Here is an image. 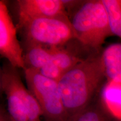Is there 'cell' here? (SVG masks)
Instances as JSON below:
<instances>
[{
  "label": "cell",
  "mask_w": 121,
  "mask_h": 121,
  "mask_svg": "<svg viewBox=\"0 0 121 121\" xmlns=\"http://www.w3.org/2000/svg\"><path fill=\"white\" fill-rule=\"evenodd\" d=\"M0 121H15L9 113L7 109L2 104L0 107Z\"/></svg>",
  "instance_id": "cell-13"
},
{
  "label": "cell",
  "mask_w": 121,
  "mask_h": 121,
  "mask_svg": "<svg viewBox=\"0 0 121 121\" xmlns=\"http://www.w3.org/2000/svg\"><path fill=\"white\" fill-rule=\"evenodd\" d=\"M17 29L7 3L0 1V54L13 67L24 71V51L17 38Z\"/></svg>",
  "instance_id": "cell-7"
},
{
  "label": "cell",
  "mask_w": 121,
  "mask_h": 121,
  "mask_svg": "<svg viewBox=\"0 0 121 121\" xmlns=\"http://www.w3.org/2000/svg\"><path fill=\"white\" fill-rule=\"evenodd\" d=\"M106 78L111 82L121 84V43L109 45L101 53Z\"/></svg>",
  "instance_id": "cell-9"
},
{
  "label": "cell",
  "mask_w": 121,
  "mask_h": 121,
  "mask_svg": "<svg viewBox=\"0 0 121 121\" xmlns=\"http://www.w3.org/2000/svg\"><path fill=\"white\" fill-rule=\"evenodd\" d=\"M101 53L92 54L76 65L58 81L68 119L99 96L104 80L107 78Z\"/></svg>",
  "instance_id": "cell-1"
},
{
  "label": "cell",
  "mask_w": 121,
  "mask_h": 121,
  "mask_svg": "<svg viewBox=\"0 0 121 121\" xmlns=\"http://www.w3.org/2000/svg\"><path fill=\"white\" fill-rule=\"evenodd\" d=\"M17 29L22 48L31 45L60 47L77 39L67 15L31 20Z\"/></svg>",
  "instance_id": "cell-4"
},
{
  "label": "cell",
  "mask_w": 121,
  "mask_h": 121,
  "mask_svg": "<svg viewBox=\"0 0 121 121\" xmlns=\"http://www.w3.org/2000/svg\"><path fill=\"white\" fill-rule=\"evenodd\" d=\"M54 47L31 45L23 47L25 69L39 71L48 64L52 58Z\"/></svg>",
  "instance_id": "cell-10"
},
{
  "label": "cell",
  "mask_w": 121,
  "mask_h": 121,
  "mask_svg": "<svg viewBox=\"0 0 121 121\" xmlns=\"http://www.w3.org/2000/svg\"><path fill=\"white\" fill-rule=\"evenodd\" d=\"M68 15L77 40L90 52H102L106 39L113 35L102 0L78 1Z\"/></svg>",
  "instance_id": "cell-2"
},
{
  "label": "cell",
  "mask_w": 121,
  "mask_h": 121,
  "mask_svg": "<svg viewBox=\"0 0 121 121\" xmlns=\"http://www.w3.org/2000/svg\"><path fill=\"white\" fill-rule=\"evenodd\" d=\"M24 74L28 89L38 102L44 121H67L58 81L32 69H25Z\"/></svg>",
  "instance_id": "cell-5"
},
{
  "label": "cell",
  "mask_w": 121,
  "mask_h": 121,
  "mask_svg": "<svg viewBox=\"0 0 121 121\" xmlns=\"http://www.w3.org/2000/svg\"><path fill=\"white\" fill-rule=\"evenodd\" d=\"M94 53L75 39L66 45L54 47L50 62L38 71L46 78L58 81L67 71Z\"/></svg>",
  "instance_id": "cell-6"
},
{
  "label": "cell",
  "mask_w": 121,
  "mask_h": 121,
  "mask_svg": "<svg viewBox=\"0 0 121 121\" xmlns=\"http://www.w3.org/2000/svg\"><path fill=\"white\" fill-rule=\"evenodd\" d=\"M113 35L121 38V0H102Z\"/></svg>",
  "instance_id": "cell-12"
},
{
  "label": "cell",
  "mask_w": 121,
  "mask_h": 121,
  "mask_svg": "<svg viewBox=\"0 0 121 121\" xmlns=\"http://www.w3.org/2000/svg\"><path fill=\"white\" fill-rule=\"evenodd\" d=\"M0 89L6 98L7 111L15 121H42L38 102L25 86L18 69L9 62L0 69Z\"/></svg>",
  "instance_id": "cell-3"
},
{
  "label": "cell",
  "mask_w": 121,
  "mask_h": 121,
  "mask_svg": "<svg viewBox=\"0 0 121 121\" xmlns=\"http://www.w3.org/2000/svg\"><path fill=\"white\" fill-rule=\"evenodd\" d=\"M109 111L99 96L67 121H114Z\"/></svg>",
  "instance_id": "cell-11"
},
{
  "label": "cell",
  "mask_w": 121,
  "mask_h": 121,
  "mask_svg": "<svg viewBox=\"0 0 121 121\" xmlns=\"http://www.w3.org/2000/svg\"><path fill=\"white\" fill-rule=\"evenodd\" d=\"M13 4L16 28L31 20L68 15L64 0H17Z\"/></svg>",
  "instance_id": "cell-8"
}]
</instances>
